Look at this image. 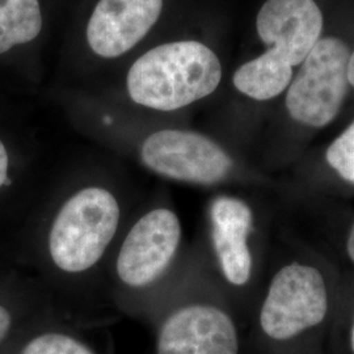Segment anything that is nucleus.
I'll return each mask as SVG.
<instances>
[{
    "label": "nucleus",
    "mask_w": 354,
    "mask_h": 354,
    "mask_svg": "<svg viewBox=\"0 0 354 354\" xmlns=\"http://www.w3.org/2000/svg\"><path fill=\"white\" fill-rule=\"evenodd\" d=\"M256 29L269 49L241 64L232 83L247 97L266 102L288 89L292 68L304 64L320 39L323 15L315 0H266Z\"/></svg>",
    "instance_id": "nucleus-1"
},
{
    "label": "nucleus",
    "mask_w": 354,
    "mask_h": 354,
    "mask_svg": "<svg viewBox=\"0 0 354 354\" xmlns=\"http://www.w3.org/2000/svg\"><path fill=\"white\" fill-rule=\"evenodd\" d=\"M8 180V153L6 150V146L0 140V188L7 183Z\"/></svg>",
    "instance_id": "nucleus-15"
},
{
    "label": "nucleus",
    "mask_w": 354,
    "mask_h": 354,
    "mask_svg": "<svg viewBox=\"0 0 354 354\" xmlns=\"http://www.w3.org/2000/svg\"><path fill=\"white\" fill-rule=\"evenodd\" d=\"M349 46L337 37L320 38L288 87L285 105L306 127H326L342 111L349 89Z\"/></svg>",
    "instance_id": "nucleus-5"
},
{
    "label": "nucleus",
    "mask_w": 354,
    "mask_h": 354,
    "mask_svg": "<svg viewBox=\"0 0 354 354\" xmlns=\"http://www.w3.org/2000/svg\"><path fill=\"white\" fill-rule=\"evenodd\" d=\"M163 0H99L87 24L89 49L117 58L138 45L158 23Z\"/></svg>",
    "instance_id": "nucleus-9"
},
{
    "label": "nucleus",
    "mask_w": 354,
    "mask_h": 354,
    "mask_svg": "<svg viewBox=\"0 0 354 354\" xmlns=\"http://www.w3.org/2000/svg\"><path fill=\"white\" fill-rule=\"evenodd\" d=\"M12 327V317L10 311L0 304V344L4 342Z\"/></svg>",
    "instance_id": "nucleus-14"
},
{
    "label": "nucleus",
    "mask_w": 354,
    "mask_h": 354,
    "mask_svg": "<svg viewBox=\"0 0 354 354\" xmlns=\"http://www.w3.org/2000/svg\"><path fill=\"white\" fill-rule=\"evenodd\" d=\"M348 79H349V84L354 87V51L351 53L349 57V64H348Z\"/></svg>",
    "instance_id": "nucleus-18"
},
{
    "label": "nucleus",
    "mask_w": 354,
    "mask_h": 354,
    "mask_svg": "<svg viewBox=\"0 0 354 354\" xmlns=\"http://www.w3.org/2000/svg\"><path fill=\"white\" fill-rule=\"evenodd\" d=\"M210 226L221 270L231 285L244 286L252 276V253L248 239L252 232L250 205L232 196H219L210 206Z\"/></svg>",
    "instance_id": "nucleus-10"
},
{
    "label": "nucleus",
    "mask_w": 354,
    "mask_h": 354,
    "mask_svg": "<svg viewBox=\"0 0 354 354\" xmlns=\"http://www.w3.org/2000/svg\"><path fill=\"white\" fill-rule=\"evenodd\" d=\"M140 159L158 175L198 185L218 184L234 169V162L222 146L190 130L152 133L142 143Z\"/></svg>",
    "instance_id": "nucleus-6"
},
{
    "label": "nucleus",
    "mask_w": 354,
    "mask_h": 354,
    "mask_svg": "<svg viewBox=\"0 0 354 354\" xmlns=\"http://www.w3.org/2000/svg\"><path fill=\"white\" fill-rule=\"evenodd\" d=\"M19 354H96L88 345L64 332H45L26 342Z\"/></svg>",
    "instance_id": "nucleus-12"
},
{
    "label": "nucleus",
    "mask_w": 354,
    "mask_h": 354,
    "mask_svg": "<svg viewBox=\"0 0 354 354\" xmlns=\"http://www.w3.org/2000/svg\"><path fill=\"white\" fill-rule=\"evenodd\" d=\"M326 160L337 177L354 187V121L329 145Z\"/></svg>",
    "instance_id": "nucleus-13"
},
{
    "label": "nucleus",
    "mask_w": 354,
    "mask_h": 354,
    "mask_svg": "<svg viewBox=\"0 0 354 354\" xmlns=\"http://www.w3.org/2000/svg\"><path fill=\"white\" fill-rule=\"evenodd\" d=\"M345 346H346L348 354H354V314L348 324V328H346Z\"/></svg>",
    "instance_id": "nucleus-17"
},
{
    "label": "nucleus",
    "mask_w": 354,
    "mask_h": 354,
    "mask_svg": "<svg viewBox=\"0 0 354 354\" xmlns=\"http://www.w3.org/2000/svg\"><path fill=\"white\" fill-rule=\"evenodd\" d=\"M328 286L317 266L292 261L270 281L259 313V329L273 354L302 353L329 315Z\"/></svg>",
    "instance_id": "nucleus-3"
},
{
    "label": "nucleus",
    "mask_w": 354,
    "mask_h": 354,
    "mask_svg": "<svg viewBox=\"0 0 354 354\" xmlns=\"http://www.w3.org/2000/svg\"><path fill=\"white\" fill-rule=\"evenodd\" d=\"M120 206L109 190L91 187L76 192L55 216L49 235L54 264L67 273L95 266L113 239Z\"/></svg>",
    "instance_id": "nucleus-4"
},
{
    "label": "nucleus",
    "mask_w": 354,
    "mask_h": 354,
    "mask_svg": "<svg viewBox=\"0 0 354 354\" xmlns=\"http://www.w3.org/2000/svg\"><path fill=\"white\" fill-rule=\"evenodd\" d=\"M180 241L181 225L174 212L155 209L143 215L118 253V277L131 288L150 285L169 266Z\"/></svg>",
    "instance_id": "nucleus-7"
},
{
    "label": "nucleus",
    "mask_w": 354,
    "mask_h": 354,
    "mask_svg": "<svg viewBox=\"0 0 354 354\" xmlns=\"http://www.w3.org/2000/svg\"><path fill=\"white\" fill-rule=\"evenodd\" d=\"M221 80L214 51L198 41H175L140 57L127 73V87L133 102L172 112L210 96Z\"/></svg>",
    "instance_id": "nucleus-2"
},
{
    "label": "nucleus",
    "mask_w": 354,
    "mask_h": 354,
    "mask_svg": "<svg viewBox=\"0 0 354 354\" xmlns=\"http://www.w3.org/2000/svg\"><path fill=\"white\" fill-rule=\"evenodd\" d=\"M236 323L214 304L184 306L159 329L156 354H239Z\"/></svg>",
    "instance_id": "nucleus-8"
},
{
    "label": "nucleus",
    "mask_w": 354,
    "mask_h": 354,
    "mask_svg": "<svg viewBox=\"0 0 354 354\" xmlns=\"http://www.w3.org/2000/svg\"><path fill=\"white\" fill-rule=\"evenodd\" d=\"M345 251L351 260V263L354 266V221L349 227L348 235H346V243H345Z\"/></svg>",
    "instance_id": "nucleus-16"
},
{
    "label": "nucleus",
    "mask_w": 354,
    "mask_h": 354,
    "mask_svg": "<svg viewBox=\"0 0 354 354\" xmlns=\"http://www.w3.org/2000/svg\"><path fill=\"white\" fill-rule=\"evenodd\" d=\"M41 29L38 0H0V54L33 41Z\"/></svg>",
    "instance_id": "nucleus-11"
}]
</instances>
